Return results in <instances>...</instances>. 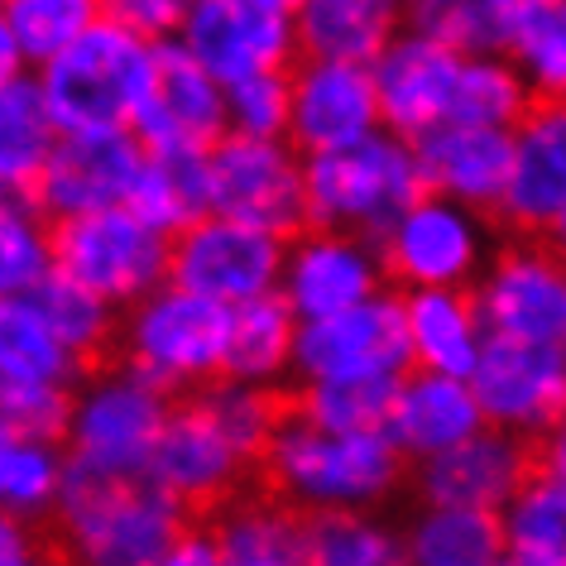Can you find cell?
Wrapping results in <instances>:
<instances>
[{
  "label": "cell",
  "mask_w": 566,
  "mask_h": 566,
  "mask_svg": "<svg viewBox=\"0 0 566 566\" xmlns=\"http://www.w3.org/2000/svg\"><path fill=\"white\" fill-rule=\"evenodd\" d=\"M77 385H0V432L67 442Z\"/></svg>",
  "instance_id": "cell-43"
},
{
  "label": "cell",
  "mask_w": 566,
  "mask_h": 566,
  "mask_svg": "<svg viewBox=\"0 0 566 566\" xmlns=\"http://www.w3.org/2000/svg\"><path fill=\"white\" fill-rule=\"evenodd\" d=\"M250 457L235 447V437L211 418V408L197 394H182L168 408V422L149 451V475L168 494H178L192 514L221 509L240 490L250 471Z\"/></svg>",
  "instance_id": "cell-16"
},
{
  "label": "cell",
  "mask_w": 566,
  "mask_h": 566,
  "mask_svg": "<svg viewBox=\"0 0 566 566\" xmlns=\"http://www.w3.org/2000/svg\"><path fill=\"white\" fill-rule=\"evenodd\" d=\"M226 96H231V130L264 135V139L289 135V125H293V77H289V67L254 73L245 82H235V87H226Z\"/></svg>",
  "instance_id": "cell-44"
},
{
  "label": "cell",
  "mask_w": 566,
  "mask_h": 566,
  "mask_svg": "<svg viewBox=\"0 0 566 566\" xmlns=\"http://www.w3.org/2000/svg\"><path fill=\"white\" fill-rule=\"evenodd\" d=\"M226 346H231V307L168 279L120 313L116 360L182 399L226 375Z\"/></svg>",
  "instance_id": "cell-3"
},
{
  "label": "cell",
  "mask_w": 566,
  "mask_h": 566,
  "mask_svg": "<svg viewBox=\"0 0 566 566\" xmlns=\"http://www.w3.org/2000/svg\"><path fill=\"white\" fill-rule=\"evenodd\" d=\"M67 465H73L67 442L0 432V504H6V514L34 523L53 518L67 485Z\"/></svg>",
  "instance_id": "cell-35"
},
{
  "label": "cell",
  "mask_w": 566,
  "mask_h": 566,
  "mask_svg": "<svg viewBox=\"0 0 566 566\" xmlns=\"http://www.w3.org/2000/svg\"><path fill=\"white\" fill-rule=\"evenodd\" d=\"M379 250L399 289H471L490 264V211L422 192L379 235Z\"/></svg>",
  "instance_id": "cell-8"
},
{
  "label": "cell",
  "mask_w": 566,
  "mask_h": 566,
  "mask_svg": "<svg viewBox=\"0 0 566 566\" xmlns=\"http://www.w3.org/2000/svg\"><path fill=\"white\" fill-rule=\"evenodd\" d=\"M44 533H39L34 518H20V514H6L0 518V562L6 566H34L44 562Z\"/></svg>",
  "instance_id": "cell-46"
},
{
  "label": "cell",
  "mask_w": 566,
  "mask_h": 566,
  "mask_svg": "<svg viewBox=\"0 0 566 566\" xmlns=\"http://www.w3.org/2000/svg\"><path fill=\"white\" fill-rule=\"evenodd\" d=\"M389 264L375 235L346 226H303L283 250L279 293L298 313V322L346 313L375 293H385Z\"/></svg>",
  "instance_id": "cell-12"
},
{
  "label": "cell",
  "mask_w": 566,
  "mask_h": 566,
  "mask_svg": "<svg viewBox=\"0 0 566 566\" xmlns=\"http://www.w3.org/2000/svg\"><path fill=\"white\" fill-rule=\"evenodd\" d=\"M547 240H552V245H557V250L566 254V211L557 217V226H552V231H547Z\"/></svg>",
  "instance_id": "cell-49"
},
{
  "label": "cell",
  "mask_w": 566,
  "mask_h": 566,
  "mask_svg": "<svg viewBox=\"0 0 566 566\" xmlns=\"http://www.w3.org/2000/svg\"><path fill=\"white\" fill-rule=\"evenodd\" d=\"M221 562V543H217V528H202V523H188L174 547L168 566H217Z\"/></svg>",
  "instance_id": "cell-47"
},
{
  "label": "cell",
  "mask_w": 566,
  "mask_h": 566,
  "mask_svg": "<svg viewBox=\"0 0 566 566\" xmlns=\"http://www.w3.org/2000/svg\"><path fill=\"white\" fill-rule=\"evenodd\" d=\"M537 471V451L528 437L504 428H480L465 442L437 451L428 461H413V494L418 504H471L504 514L509 500L528 485Z\"/></svg>",
  "instance_id": "cell-20"
},
{
  "label": "cell",
  "mask_w": 566,
  "mask_h": 566,
  "mask_svg": "<svg viewBox=\"0 0 566 566\" xmlns=\"http://www.w3.org/2000/svg\"><path fill=\"white\" fill-rule=\"evenodd\" d=\"M211 211L274 235H298L307 226V154L289 135L231 130L211 145Z\"/></svg>",
  "instance_id": "cell-9"
},
{
  "label": "cell",
  "mask_w": 566,
  "mask_h": 566,
  "mask_svg": "<svg viewBox=\"0 0 566 566\" xmlns=\"http://www.w3.org/2000/svg\"><path fill=\"white\" fill-rule=\"evenodd\" d=\"M566 211V96H537L514 125V174L494 221L514 235H547Z\"/></svg>",
  "instance_id": "cell-22"
},
{
  "label": "cell",
  "mask_w": 566,
  "mask_h": 566,
  "mask_svg": "<svg viewBox=\"0 0 566 566\" xmlns=\"http://www.w3.org/2000/svg\"><path fill=\"white\" fill-rule=\"evenodd\" d=\"M298 313L283 303V293H260L250 303L231 307V346H226V375L274 389L293 375L298 350Z\"/></svg>",
  "instance_id": "cell-31"
},
{
  "label": "cell",
  "mask_w": 566,
  "mask_h": 566,
  "mask_svg": "<svg viewBox=\"0 0 566 566\" xmlns=\"http://www.w3.org/2000/svg\"><path fill=\"white\" fill-rule=\"evenodd\" d=\"M174 394L149 385L130 365H96L77 385L67 451L73 461L102 465V471H149V451L159 442Z\"/></svg>",
  "instance_id": "cell-7"
},
{
  "label": "cell",
  "mask_w": 566,
  "mask_h": 566,
  "mask_svg": "<svg viewBox=\"0 0 566 566\" xmlns=\"http://www.w3.org/2000/svg\"><path fill=\"white\" fill-rule=\"evenodd\" d=\"M422 192L418 145L389 125L350 149L307 154V226H346L379 240Z\"/></svg>",
  "instance_id": "cell-5"
},
{
  "label": "cell",
  "mask_w": 566,
  "mask_h": 566,
  "mask_svg": "<svg viewBox=\"0 0 566 566\" xmlns=\"http://www.w3.org/2000/svg\"><path fill=\"white\" fill-rule=\"evenodd\" d=\"M480 428H490L471 375H442L413 365L399 379V403H394L389 437L403 447L408 461H428L437 451L465 442Z\"/></svg>",
  "instance_id": "cell-24"
},
{
  "label": "cell",
  "mask_w": 566,
  "mask_h": 566,
  "mask_svg": "<svg viewBox=\"0 0 566 566\" xmlns=\"http://www.w3.org/2000/svg\"><path fill=\"white\" fill-rule=\"evenodd\" d=\"M289 77H293L289 139L303 154L350 149L360 139H370L375 130H385V111H379V87H375L370 63L303 53L289 67Z\"/></svg>",
  "instance_id": "cell-19"
},
{
  "label": "cell",
  "mask_w": 566,
  "mask_h": 566,
  "mask_svg": "<svg viewBox=\"0 0 566 566\" xmlns=\"http://www.w3.org/2000/svg\"><path fill=\"white\" fill-rule=\"evenodd\" d=\"M283 250H289V235L207 211L197 226L174 235V283L235 307L279 289Z\"/></svg>",
  "instance_id": "cell-14"
},
{
  "label": "cell",
  "mask_w": 566,
  "mask_h": 566,
  "mask_svg": "<svg viewBox=\"0 0 566 566\" xmlns=\"http://www.w3.org/2000/svg\"><path fill=\"white\" fill-rule=\"evenodd\" d=\"M130 207L164 235H182L211 211V149H149Z\"/></svg>",
  "instance_id": "cell-30"
},
{
  "label": "cell",
  "mask_w": 566,
  "mask_h": 566,
  "mask_svg": "<svg viewBox=\"0 0 566 566\" xmlns=\"http://www.w3.org/2000/svg\"><path fill=\"white\" fill-rule=\"evenodd\" d=\"M408 465L413 461L389 432H336L289 403L269 437L260 475L303 514H322V509H379L399 494Z\"/></svg>",
  "instance_id": "cell-2"
},
{
  "label": "cell",
  "mask_w": 566,
  "mask_h": 566,
  "mask_svg": "<svg viewBox=\"0 0 566 566\" xmlns=\"http://www.w3.org/2000/svg\"><path fill=\"white\" fill-rule=\"evenodd\" d=\"M471 289L490 336L566 346V254L547 235H518L490 254Z\"/></svg>",
  "instance_id": "cell-11"
},
{
  "label": "cell",
  "mask_w": 566,
  "mask_h": 566,
  "mask_svg": "<svg viewBox=\"0 0 566 566\" xmlns=\"http://www.w3.org/2000/svg\"><path fill=\"white\" fill-rule=\"evenodd\" d=\"M154 63H159V39L102 15L34 73L63 130H111V125H135V111L154 82Z\"/></svg>",
  "instance_id": "cell-4"
},
{
  "label": "cell",
  "mask_w": 566,
  "mask_h": 566,
  "mask_svg": "<svg viewBox=\"0 0 566 566\" xmlns=\"http://www.w3.org/2000/svg\"><path fill=\"white\" fill-rule=\"evenodd\" d=\"M192 509L149 471H102L73 461L53 514V537L87 566H168Z\"/></svg>",
  "instance_id": "cell-1"
},
{
  "label": "cell",
  "mask_w": 566,
  "mask_h": 566,
  "mask_svg": "<svg viewBox=\"0 0 566 566\" xmlns=\"http://www.w3.org/2000/svg\"><path fill=\"white\" fill-rule=\"evenodd\" d=\"M145 159H149V145L135 135V125L63 130L59 149L49 154L44 174H39V182L30 188V202L44 211L49 221L130 202Z\"/></svg>",
  "instance_id": "cell-15"
},
{
  "label": "cell",
  "mask_w": 566,
  "mask_h": 566,
  "mask_svg": "<svg viewBox=\"0 0 566 566\" xmlns=\"http://www.w3.org/2000/svg\"><path fill=\"white\" fill-rule=\"evenodd\" d=\"M537 92L528 87L523 67L509 53H465L461 77H457V102H451V120L494 125V130H514L528 116Z\"/></svg>",
  "instance_id": "cell-37"
},
{
  "label": "cell",
  "mask_w": 566,
  "mask_h": 566,
  "mask_svg": "<svg viewBox=\"0 0 566 566\" xmlns=\"http://www.w3.org/2000/svg\"><path fill=\"white\" fill-rule=\"evenodd\" d=\"M135 135L149 149H211L231 135V96L182 39H159L149 96L135 111Z\"/></svg>",
  "instance_id": "cell-17"
},
{
  "label": "cell",
  "mask_w": 566,
  "mask_h": 566,
  "mask_svg": "<svg viewBox=\"0 0 566 566\" xmlns=\"http://www.w3.org/2000/svg\"><path fill=\"white\" fill-rule=\"evenodd\" d=\"M504 562L566 566V480L533 471L504 509Z\"/></svg>",
  "instance_id": "cell-36"
},
{
  "label": "cell",
  "mask_w": 566,
  "mask_h": 566,
  "mask_svg": "<svg viewBox=\"0 0 566 566\" xmlns=\"http://www.w3.org/2000/svg\"><path fill=\"white\" fill-rule=\"evenodd\" d=\"M399 30H408V0H303L298 6L303 53L317 59L375 63Z\"/></svg>",
  "instance_id": "cell-28"
},
{
  "label": "cell",
  "mask_w": 566,
  "mask_h": 566,
  "mask_svg": "<svg viewBox=\"0 0 566 566\" xmlns=\"http://www.w3.org/2000/svg\"><path fill=\"white\" fill-rule=\"evenodd\" d=\"M197 0H102V10L111 20L130 24V30L149 34V39H178L188 24Z\"/></svg>",
  "instance_id": "cell-45"
},
{
  "label": "cell",
  "mask_w": 566,
  "mask_h": 566,
  "mask_svg": "<svg viewBox=\"0 0 566 566\" xmlns=\"http://www.w3.org/2000/svg\"><path fill=\"white\" fill-rule=\"evenodd\" d=\"M399 379H298V394L289 403L336 432H389Z\"/></svg>",
  "instance_id": "cell-38"
},
{
  "label": "cell",
  "mask_w": 566,
  "mask_h": 566,
  "mask_svg": "<svg viewBox=\"0 0 566 566\" xmlns=\"http://www.w3.org/2000/svg\"><path fill=\"white\" fill-rule=\"evenodd\" d=\"M59 139L63 125L53 116L34 67L0 77V192L30 197Z\"/></svg>",
  "instance_id": "cell-27"
},
{
  "label": "cell",
  "mask_w": 566,
  "mask_h": 566,
  "mask_svg": "<svg viewBox=\"0 0 566 566\" xmlns=\"http://www.w3.org/2000/svg\"><path fill=\"white\" fill-rule=\"evenodd\" d=\"M533 451H537V471H547V475H557V480H566V413L552 422V428L537 437L533 442Z\"/></svg>",
  "instance_id": "cell-48"
},
{
  "label": "cell",
  "mask_w": 566,
  "mask_h": 566,
  "mask_svg": "<svg viewBox=\"0 0 566 566\" xmlns=\"http://www.w3.org/2000/svg\"><path fill=\"white\" fill-rule=\"evenodd\" d=\"M53 250L63 274L82 279L120 313L174 279V235L149 226L130 202L53 221Z\"/></svg>",
  "instance_id": "cell-6"
},
{
  "label": "cell",
  "mask_w": 566,
  "mask_h": 566,
  "mask_svg": "<svg viewBox=\"0 0 566 566\" xmlns=\"http://www.w3.org/2000/svg\"><path fill=\"white\" fill-rule=\"evenodd\" d=\"M471 385L494 428L537 442L566 413V346L490 336L471 370Z\"/></svg>",
  "instance_id": "cell-18"
},
{
  "label": "cell",
  "mask_w": 566,
  "mask_h": 566,
  "mask_svg": "<svg viewBox=\"0 0 566 566\" xmlns=\"http://www.w3.org/2000/svg\"><path fill=\"white\" fill-rule=\"evenodd\" d=\"M408 370H413V342H408L403 289H385L346 313L298 327L293 379H399Z\"/></svg>",
  "instance_id": "cell-10"
},
{
  "label": "cell",
  "mask_w": 566,
  "mask_h": 566,
  "mask_svg": "<svg viewBox=\"0 0 566 566\" xmlns=\"http://www.w3.org/2000/svg\"><path fill=\"white\" fill-rule=\"evenodd\" d=\"M53 269H59L53 221L30 197H6V211H0V293L6 298L34 293Z\"/></svg>",
  "instance_id": "cell-41"
},
{
  "label": "cell",
  "mask_w": 566,
  "mask_h": 566,
  "mask_svg": "<svg viewBox=\"0 0 566 566\" xmlns=\"http://www.w3.org/2000/svg\"><path fill=\"white\" fill-rule=\"evenodd\" d=\"M289 6H293V10H298V6H303V0H289Z\"/></svg>",
  "instance_id": "cell-50"
},
{
  "label": "cell",
  "mask_w": 566,
  "mask_h": 566,
  "mask_svg": "<svg viewBox=\"0 0 566 566\" xmlns=\"http://www.w3.org/2000/svg\"><path fill=\"white\" fill-rule=\"evenodd\" d=\"M418 145L422 182L428 192L457 197L475 211H500L509 174H514V130H494V125L471 120H442Z\"/></svg>",
  "instance_id": "cell-23"
},
{
  "label": "cell",
  "mask_w": 566,
  "mask_h": 566,
  "mask_svg": "<svg viewBox=\"0 0 566 566\" xmlns=\"http://www.w3.org/2000/svg\"><path fill=\"white\" fill-rule=\"evenodd\" d=\"M82 379L87 365L24 293L0 303V385H82Z\"/></svg>",
  "instance_id": "cell-33"
},
{
  "label": "cell",
  "mask_w": 566,
  "mask_h": 566,
  "mask_svg": "<svg viewBox=\"0 0 566 566\" xmlns=\"http://www.w3.org/2000/svg\"><path fill=\"white\" fill-rule=\"evenodd\" d=\"M523 0H408V24L461 53H509Z\"/></svg>",
  "instance_id": "cell-40"
},
{
  "label": "cell",
  "mask_w": 566,
  "mask_h": 566,
  "mask_svg": "<svg viewBox=\"0 0 566 566\" xmlns=\"http://www.w3.org/2000/svg\"><path fill=\"white\" fill-rule=\"evenodd\" d=\"M413 365L442 375H471L490 327L480 317L475 289H403Z\"/></svg>",
  "instance_id": "cell-25"
},
{
  "label": "cell",
  "mask_w": 566,
  "mask_h": 566,
  "mask_svg": "<svg viewBox=\"0 0 566 566\" xmlns=\"http://www.w3.org/2000/svg\"><path fill=\"white\" fill-rule=\"evenodd\" d=\"M461 49L437 39L418 24L394 34V44L370 63L375 87H379V111L385 125L403 139H422L451 120V102H457V77H461Z\"/></svg>",
  "instance_id": "cell-21"
},
{
  "label": "cell",
  "mask_w": 566,
  "mask_h": 566,
  "mask_svg": "<svg viewBox=\"0 0 566 566\" xmlns=\"http://www.w3.org/2000/svg\"><path fill=\"white\" fill-rule=\"evenodd\" d=\"M39 313H44V322L53 332L63 336L67 346H73V356L87 365V370H96V365H106L111 356H116V342H120V307L102 298L96 289H87L82 279L63 274V269H53V274L39 283L34 293H24Z\"/></svg>",
  "instance_id": "cell-34"
},
{
  "label": "cell",
  "mask_w": 566,
  "mask_h": 566,
  "mask_svg": "<svg viewBox=\"0 0 566 566\" xmlns=\"http://www.w3.org/2000/svg\"><path fill=\"white\" fill-rule=\"evenodd\" d=\"M102 15V0H0V67H44Z\"/></svg>",
  "instance_id": "cell-32"
},
{
  "label": "cell",
  "mask_w": 566,
  "mask_h": 566,
  "mask_svg": "<svg viewBox=\"0 0 566 566\" xmlns=\"http://www.w3.org/2000/svg\"><path fill=\"white\" fill-rule=\"evenodd\" d=\"M217 543L226 566H303L307 514L283 494H231L217 509Z\"/></svg>",
  "instance_id": "cell-26"
},
{
  "label": "cell",
  "mask_w": 566,
  "mask_h": 566,
  "mask_svg": "<svg viewBox=\"0 0 566 566\" xmlns=\"http://www.w3.org/2000/svg\"><path fill=\"white\" fill-rule=\"evenodd\" d=\"M403 552L418 566H494L504 562V514L471 504H418L403 533Z\"/></svg>",
  "instance_id": "cell-29"
},
{
  "label": "cell",
  "mask_w": 566,
  "mask_h": 566,
  "mask_svg": "<svg viewBox=\"0 0 566 566\" xmlns=\"http://www.w3.org/2000/svg\"><path fill=\"white\" fill-rule=\"evenodd\" d=\"M178 39L226 87L303 59L298 10L289 0H197Z\"/></svg>",
  "instance_id": "cell-13"
},
{
  "label": "cell",
  "mask_w": 566,
  "mask_h": 566,
  "mask_svg": "<svg viewBox=\"0 0 566 566\" xmlns=\"http://www.w3.org/2000/svg\"><path fill=\"white\" fill-rule=\"evenodd\" d=\"M509 59L537 96H566V0H523Z\"/></svg>",
  "instance_id": "cell-42"
},
{
  "label": "cell",
  "mask_w": 566,
  "mask_h": 566,
  "mask_svg": "<svg viewBox=\"0 0 566 566\" xmlns=\"http://www.w3.org/2000/svg\"><path fill=\"white\" fill-rule=\"evenodd\" d=\"M307 562L313 566H394L408 562L403 537L370 509H322L307 514Z\"/></svg>",
  "instance_id": "cell-39"
}]
</instances>
